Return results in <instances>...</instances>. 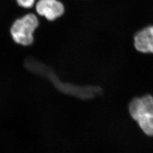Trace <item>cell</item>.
Segmentation results:
<instances>
[{
  "mask_svg": "<svg viewBox=\"0 0 153 153\" xmlns=\"http://www.w3.org/2000/svg\"><path fill=\"white\" fill-rule=\"evenodd\" d=\"M134 45L138 51L153 53V25L143 28L134 37Z\"/></svg>",
  "mask_w": 153,
  "mask_h": 153,
  "instance_id": "cell-4",
  "label": "cell"
},
{
  "mask_svg": "<svg viewBox=\"0 0 153 153\" xmlns=\"http://www.w3.org/2000/svg\"><path fill=\"white\" fill-rule=\"evenodd\" d=\"M129 112L133 119L137 122L153 119V97L146 95L135 98L129 104Z\"/></svg>",
  "mask_w": 153,
  "mask_h": 153,
  "instance_id": "cell-2",
  "label": "cell"
},
{
  "mask_svg": "<svg viewBox=\"0 0 153 153\" xmlns=\"http://www.w3.org/2000/svg\"><path fill=\"white\" fill-rule=\"evenodd\" d=\"M16 1L18 5L25 8H30L33 5L35 0H16Z\"/></svg>",
  "mask_w": 153,
  "mask_h": 153,
  "instance_id": "cell-6",
  "label": "cell"
},
{
  "mask_svg": "<svg viewBox=\"0 0 153 153\" xmlns=\"http://www.w3.org/2000/svg\"><path fill=\"white\" fill-rule=\"evenodd\" d=\"M38 19L33 14H28L16 19L10 29L11 36L18 44L27 46L33 42V34L38 27Z\"/></svg>",
  "mask_w": 153,
  "mask_h": 153,
  "instance_id": "cell-1",
  "label": "cell"
},
{
  "mask_svg": "<svg viewBox=\"0 0 153 153\" xmlns=\"http://www.w3.org/2000/svg\"><path fill=\"white\" fill-rule=\"evenodd\" d=\"M39 15L44 16L49 21H53L64 13L63 4L57 0H39L36 6Z\"/></svg>",
  "mask_w": 153,
  "mask_h": 153,
  "instance_id": "cell-3",
  "label": "cell"
},
{
  "mask_svg": "<svg viewBox=\"0 0 153 153\" xmlns=\"http://www.w3.org/2000/svg\"><path fill=\"white\" fill-rule=\"evenodd\" d=\"M142 131L148 136L153 137V119L137 122Z\"/></svg>",
  "mask_w": 153,
  "mask_h": 153,
  "instance_id": "cell-5",
  "label": "cell"
}]
</instances>
